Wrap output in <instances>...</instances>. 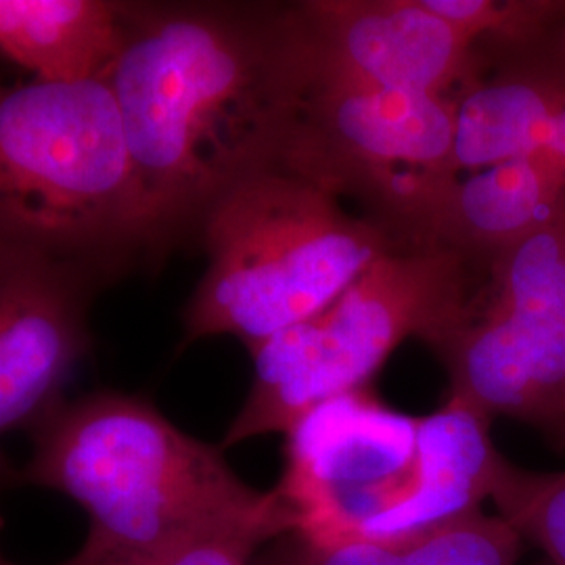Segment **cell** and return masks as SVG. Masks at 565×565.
I'll list each match as a JSON object with an SVG mask.
<instances>
[{
	"label": "cell",
	"mask_w": 565,
	"mask_h": 565,
	"mask_svg": "<svg viewBox=\"0 0 565 565\" xmlns=\"http://www.w3.org/2000/svg\"><path fill=\"white\" fill-rule=\"evenodd\" d=\"M103 81L163 260L224 195L282 170L308 93L289 2H124Z\"/></svg>",
	"instance_id": "6da1fadb"
},
{
	"label": "cell",
	"mask_w": 565,
	"mask_h": 565,
	"mask_svg": "<svg viewBox=\"0 0 565 565\" xmlns=\"http://www.w3.org/2000/svg\"><path fill=\"white\" fill-rule=\"evenodd\" d=\"M160 263L105 81L0 82V268L93 300Z\"/></svg>",
	"instance_id": "7a4b0ae2"
},
{
	"label": "cell",
	"mask_w": 565,
	"mask_h": 565,
	"mask_svg": "<svg viewBox=\"0 0 565 565\" xmlns=\"http://www.w3.org/2000/svg\"><path fill=\"white\" fill-rule=\"evenodd\" d=\"M20 484L61 492L90 515L86 545L158 553L189 541L291 532L277 494L245 484L207 445L172 424L149 398L97 390L61 398L30 429Z\"/></svg>",
	"instance_id": "3957f363"
},
{
	"label": "cell",
	"mask_w": 565,
	"mask_h": 565,
	"mask_svg": "<svg viewBox=\"0 0 565 565\" xmlns=\"http://www.w3.org/2000/svg\"><path fill=\"white\" fill-rule=\"evenodd\" d=\"M207 268L184 308V343L214 335L256 350L321 312L384 254L403 247L315 182L273 170L205 216Z\"/></svg>",
	"instance_id": "277c9868"
},
{
	"label": "cell",
	"mask_w": 565,
	"mask_h": 565,
	"mask_svg": "<svg viewBox=\"0 0 565 565\" xmlns=\"http://www.w3.org/2000/svg\"><path fill=\"white\" fill-rule=\"evenodd\" d=\"M473 268L438 245L384 254L321 312L249 352L252 387L221 446L285 436L317 404L369 387L404 340L429 345L461 315Z\"/></svg>",
	"instance_id": "5b68a950"
},
{
	"label": "cell",
	"mask_w": 565,
	"mask_h": 565,
	"mask_svg": "<svg viewBox=\"0 0 565 565\" xmlns=\"http://www.w3.org/2000/svg\"><path fill=\"white\" fill-rule=\"evenodd\" d=\"M461 97L308 88L282 170L354 198L403 247L436 245L455 168Z\"/></svg>",
	"instance_id": "8992f818"
},
{
	"label": "cell",
	"mask_w": 565,
	"mask_h": 565,
	"mask_svg": "<svg viewBox=\"0 0 565 565\" xmlns=\"http://www.w3.org/2000/svg\"><path fill=\"white\" fill-rule=\"evenodd\" d=\"M427 348L450 396L565 448V212L482 266L457 321Z\"/></svg>",
	"instance_id": "52a82bcc"
},
{
	"label": "cell",
	"mask_w": 565,
	"mask_h": 565,
	"mask_svg": "<svg viewBox=\"0 0 565 565\" xmlns=\"http://www.w3.org/2000/svg\"><path fill=\"white\" fill-rule=\"evenodd\" d=\"M422 417L361 387L310 408L285 434V471L273 490L298 541L390 543L415 494Z\"/></svg>",
	"instance_id": "ba28073f"
},
{
	"label": "cell",
	"mask_w": 565,
	"mask_h": 565,
	"mask_svg": "<svg viewBox=\"0 0 565 565\" xmlns=\"http://www.w3.org/2000/svg\"><path fill=\"white\" fill-rule=\"evenodd\" d=\"M289 23L308 88L463 97L492 63L424 0L289 2Z\"/></svg>",
	"instance_id": "9c48e42d"
},
{
	"label": "cell",
	"mask_w": 565,
	"mask_h": 565,
	"mask_svg": "<svg viewBox=\"0 0 565 565\" xmlns=\"http://www.w3.org/2000/svg\"><path fill=\"white\" fill-rule=\"evenodd\" d=\"M90 302L78 291L0 268V440L32 429L60 403L74 369L88 354ZM20 484V471L0 448V492Z\"/></svg>",
	"instance_id": "30bf717a"
},
{
	"label": "cell",
	"mask_w": 565,
	"mask_h": 565,
	"mask_svg": "<svg viewBox=\"0 0 565 565\" xmlns=\"http://www.w3.org/2000/svg\"><path fill=\"white\" fill-rule=\"evenodd\" d=\"M562 34V32H559ZM559 34L524 51L490 55L482 81L457 107L455 168L480 172L536 156L565 107V55Z\"/></svg>",
	"instance_id": "8fae6325"
},
{
	"label": "cell",
	"mask_w": 565,
	"mask_h": 565,
	"mask_svg": "<svg viewBox=\"0 0 565 565\" xmlns=\"http://www.w3.org/2000/svg\"><path fill=\"white\" fill-rule=\"evenodd\" d=\"M565 212V170L541 158L461 177L440 216L436 245L484 266Z\"/></svg>",
	"instance_id": "7c38bea8"
},
{
	"label": "cell",
	"mask_w": 565,
	"mask_h": 565,
	"mask_svg": "<svg viewBox=\"0 0 565 565\" xmlns=\"http://www.w3.org/2000/svg\"><path fill=\"white\" fill-rule=\"evenodd\" d=\"M492 422L457 396L419 424L415 494L404 507L394 541H408L482 511L505 457L490 434Z\"/></svg>",
	"instance_id": "4fadbf2b"
},
{
	"label": "cell",
	"mask_w": 565,
	"mask_h": 565,
	"mask_svg": "<svg viewBox=\"0 0 565 565\" xmlns=\"http://www.w3.org/2000/svg\"><path fill=\"white\" fill-rule=\"evenodd\" d=\"M121 41L120 0H0V55L34 81H103Z\"/></svg>",
	"instance_id": "5bb4252c"
},
{
	"label": "cell",
	"mask_w": 565,
	"mask_h": 565,
	"mask_svg": "<svg viewBox=\"0 0 565 565\" xmlns=\"http://www.w3.org/2000/svg\"><path fill=\"white\" fill-rule=\"evenodd\" d=\"M524 541L501 515L478 511L424 536L338 546L298 541L254 565H518Z\"/></svg>",
	"instance_id": "9a60e30c"
},
{
	"label": "cell",
	"mask_w": 565,
	"mask_h": 565,
	"mask_svg": "<svg viewBox=\"0 0 565 565\" xmlns=\"http://www.w3.org/2000/svg\"><path fill=\"white\" fill-rule=\"evenodd\" d=\"M438 18L461 30L488 55H505L555 36L565 2L555 0H424Z\"/></svg>",
	"instance_id": "2e32d148"
},
{
	"label": "cell",
	"mask_w": 565,
	"mask_h": 565,
	"mask_svg": "<svg viewBox=\"0 0 565 565\" xmlns=\"http://www.w3.org/2000/svg\"><path fill=\"white\" fill-rule=\"evenodd\" d=\"M490 501L522 541L565 565V471H530L505 459Z\"/></svg>",
	"instance_id": "e0dca14e"
},
{
	"label": "cell",
	"mask_w": 565,
	"mask_h": 565,
	"mask_svg": "<svg viewBox=\"0 0 565 565\" xmlns=\"http://www.w3.org/2000/svg\"><path fill=\"white\" fill-rule=\"evenodd\" d=\"M268 539L258 532L203 536L158 553H120L84 543L60 565H254V553Z\"/></svg>",
	"instance_id": "ac0fdd59"
},
{
	"label": "cell",
	"mask_w": 565,
	"mask_h": 565,
	"mask_svg": "<svg viewBox=\"0 0 565 565\" xmlns=\"http://www.w3.org/2000/svg\"><path fill=\"white\" fill-rule=\"evenodd\" d=\"M0 534H2V515H0ZM0 565H15L13 562H9V559L4 557V553H2V546H0Z\"/></svg>",
	"instance_id": "d6986e66"
},
{
	"label": "cell",
	"mask_w": 565,
	"mask_h": 565,
	"mask_svg": "<svg viewBox=\"0 0 565 565\" xmlns=\"http://www.w3.org/2000/svg\"><path fill=\"white\" fill-rule=\"evenodd\" d=\"M559 46H562V51H564L565 55V28L562 30V34H559Z\"/></svg>",
	"instance_id": "ffe728a7"
}]
</instances>
